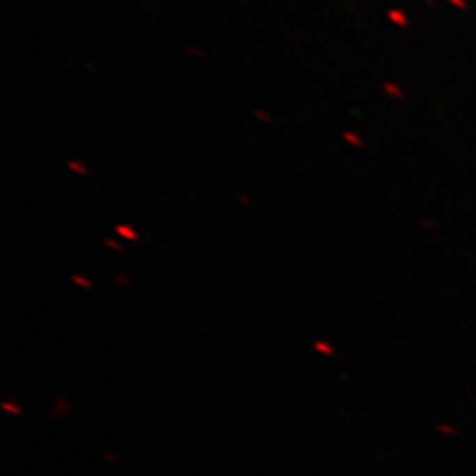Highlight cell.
Returning a JSON list of instances; mask_svg holds the SVG:
<instances>
[{
    "mask_svg": "<svg viewBox=\"0 0 476 476\" xmlns=\"http://www.w3.org/2000/svg\"><path fill=\"white\" fill-rule=\"evenodd\" d=\"M115 280H117L120 286H129V279L125 277V273H115Z\"/></svg>",
    "mask_w": 476,
    "mask_h": 476,
    "instance_id": "52a82bcc",
    "label": "cell"
},
{
    "mask_svg": "<svg viewBox=\"0 0 476 476\" xmlns=\"http://www.w3.org/2000/svg\"><path fill=\"white\" fill-rule=\"evenodd\" d=\"M104 244H106V246H108V247H111V249L122 251L120 244H118L117 240H113V238H104Z\"/></svg>",
    "mask_w": 476,
    "mask_h": 476,
    "instance_id": "8992f818",
    "label": "cell"
},
{
    "mask_svg": "<svg viewBox=\"0 0 476 476\" xmlns=\"http://www.w3.org/2000/svg\"><path fill=\"white\" fill-rule=\"evenodd\" d=\"M68 166H69V170H72V171H74V173L87 175V168H85L81 163H78V161H69Z\"/></svg>",
    "mask_w": 476,
    "mask_h": 476,
    "instance_id": "3957f363",
    "label": "cell"
},
{
    "mask_svg": "<svg viewBox=\"0 0 476 476\" xmlns=\"http://www.w3.org/2000/svg\"><path fill=\"white\" fill-rule=\"evenodd\" d=\"M115 231H117L120 237L127 238V240H138V233L134 231V228L129 226V224H117V226H115Z\"/></svg>",
    "mask_w": 476,
    "mask_h": 476,
    "instance_id": "6da1fadb",
    "label": "cell"
},
{
    "mask_svg": "<svg viewBox=\"0 0 476 476\" xmlns=\"http://www.w3.org/2000/svg\"><path fill=\"white\" fill-rule=\"evenodd\" d=\"M2 408H4L6 411L15 413V415H19V413H22V409H19L16 404H13V402H4V404H2Z\"/></svg>",
    "mask_w": 476,
    "mask_h": 476,
    "instance_id": "5b68a950",
    "label": "cell"
},
{
    "mask_svg": "<svg viewBox=\"0 0 476 476\" xmlns=\"http://www.w3.org/2000/svg\"><path fill=\"white\" fill-rule=\"evenodd\" d=\"M312 348L316 349L317 353H322V355H332L333 353V348L328 342H325V340H316V342L312 344Z\"/></svg>",
    "mask_w": 476,
    "mask_h": 476,
    "instance_id": "7a4b0ae2",
    "label": "cell"
},
{
    "mask_svg": "<svg viewBox=\"0 0 476 476\" xmlns=\"http://www.w3.org/2000/svg\"><path fill=\"white\" fill-rule=\"evenodd\" d=\"M72 283L78 284V286H81V287H85V289H90L92 287V283L85 276H72Z\"/></svg>",
    "mask_w": 476,
    "mask_h": 476,
    "instance_id": "277c9868",
    "label": "cell"
},
{
    "mask_svg": "<svg viewBox=\"0 0 476 476\" xmlns=\"http://www.w3.org/2000/svg\"><path fill=\"white\" fill-rule=\"evenodd\" d=\"M237 200H238V203H242L244 207H251V200H247L246 196H238Z\"/></svg>",
    "mask_w": 476,
    "mask_h": 476,
    "instance_id": "ba28073f",
    "label": "cell"
}]
</instances>
